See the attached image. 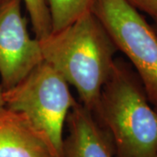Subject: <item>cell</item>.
I'll use <instances>...</instances> for the list:
<instances>
[{"mask_svg":"<svg viewBox=\"0 0 157 157\" xmlns=\"http://www.w3.org/2000/svg\"><path fill=\"white\" fill-rule=\"evenodd\" d=\"M39 42L44 61L73 86L79 102L95 113L118 52L99 19L88 12Z\"/></svg>","mask_w":157,"mask_h":157,"instance_id":"6da1fadb","label":"cell"},{"mask_svg":"<svg viewBox=\"0 0 157 157\" xmlns=\"http://www.w3.org/2000/svg\"><path fill=\"white\" fill-rule=\"evenodd\" d=\"M94 115L110 135L115 157H157V111L128 62L115 59Z\"/></svg>","mask_w":157,"mask_h":157,"instance_id":"7a4b0ae2","label":"cell"},{"mask_svg":"<svg viewBox=\"0 0 157 157\" xmlns=\"http://www.w3.org/2000/svg\"><path fill=\"white\" fill-rule=\"evenodd\" d=\"M5 106L24 113L62 157L68 113L77 103L66 79L43 61L15 86L4 90Z\"/></svg>","mask_w":157,"mask_h":157,"instance_id":"3957f363","label":"cell"},{"mask_svg":"<svg viewBox=\"0 0 157 157\" xmlns=\"http://www.w3.org/2000/svg\"><path fill=\"white\" fill-rule=\"evenodd\" d=\"M91 12L128 58L157 111V31L127 0H95Z\"/></svg>","mask_w":157,"mask_h":157,"instance_id":"277c9868","label":"cell"},{"mask_svg":"<svg viewBox=\"0 0 157 157\" xmlns=\"http://www.w3.org/2000/svg\"><path fill=\"white\" fill-rule=\"evenodd\" d=\"M23 0H6L0 6V86H15L44 61L40 42L31 38L23 17Z\"/></svg>","mask_w":157,"mask_h":157,"instance_id":"5b68a950","label":"cell"},{"mask_svg":"<svg viewBox=\"0 0 157 157\" xmlns=\"http://www.w3.org/2000/svg\"><path fill=\"white\" fill-rule=\"evenodd\" d=\"M0 157H59L50 140L22 113L0 106Z\"/></svg>","mask_w":157,"mask_h":157,"instance_id":"8992f818","label":"cell"},{"mask_svg":"<svg viewBox=\"0 0 157 157\" xmlns=\"http://www.w3.org/2000/svg\"><path fill=\"white\" fill-rule=\"evenodd\" d=\"M66 124L62 157H115L110 135L79 101L68 113Z\"/></svg>","mask_w":157,"mask_h":157,"instance_id":"52a82bcc","label":"cell"},{"mask_svg":"<svg viewBox=\"0 0 157 157\" xmlns=\"http://www.w3.org/2000/svg\"><path fill=\"white\" fill-rule=\"evenodd\" d=\"M95 0H46L52 20V33L60 31L91 12Z\"/></svg>","mask_w":157,"mask_h":157,"instance_id":"ba28073f","label":"cell"},{"mask_svg":"<svg viewBox=\"0 0 157 157\" xmlns=\"http://www.w3.org/2000/svg\"><path fill=\"white\" fill-rule=\"evenodd\" d=\"M28 11L35 38L44 39L52 33V20L46 0H23Z\"/></svg>","mask_w":157,"mask_h":157,"instance_id":"9c48e42d","label":"cell"},{"mask_svg":"<svg viewBox=\"0 0 157 157\" xmlns=\"http://www.w3.org/2000/svg\"><path fill=\"white\" fill-rule=\"evenodd\" d=\"M136 10L146 13L157 26V0H127ZM157 28V27H156Z\"/></svg>","mask_w":157,"mask_h":157,"instance_id":"30bf717a","label":"cell"},{"mask_svg":"<svg viewBox=\"0 0 157 157\" xmlns=\"http://www.w3.org/2000/svg\"><path fill=\"white\" fill-rule=\"evenodd\" d=\"M5 105V100H4V89L0 86V106Z\"/></svg>","mask_w":157,"mask_h":157,"instance_id":"8fae6325","label":"cell"},{"mask_svg":"<svg viewBox=\"0 0 157 157\" xmlns=\"http://www.w3.org/2000/svg\"><path fill=\"white\" fill-rule=\"evenodd\" d=\"M5 1H6V0H0V6H1V5H2V4L5 2Z\"/></svg>","mask_w":157,"mask_h":157,"instance_id":"7c38bea8","label":"cell"},{"mask_svg":"<svg viewBox=\"0 0 157 157\" xmlns=\"http://www.w3.org/2000/svg\"><path fill=\"white\" fill-rule=\"evenodd\" d=\"M155 29H156V31H157V28H155Z\"/></svg>","mask_w":157,"mask_h":157,"instance_id":"4fadbf2b","label":"cell"}]
</instances>
